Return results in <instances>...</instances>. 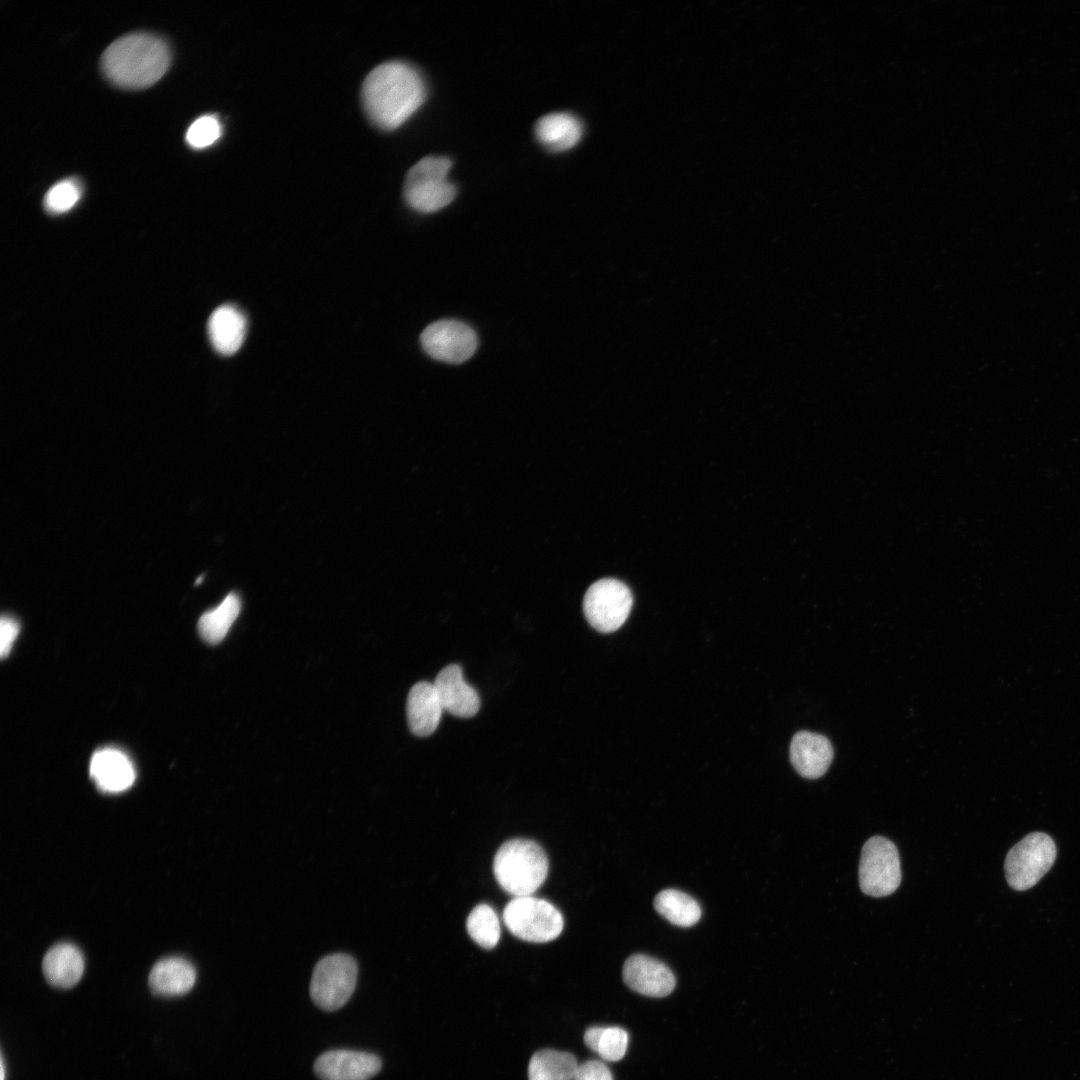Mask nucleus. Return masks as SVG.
Listing matches in <instances>:
<instances>
[{
    "mask_svg": "<svg viewBox=\"0 0 1080 1080\" xmlns=\"http://www.w3.org/2000/svg\"><path fill=\"white\" fill-rule=\"evenodd\" d=\"M1055 858L1056 846L1049 835L1042 832L1028 834L1006 856L1008 884L1018 891L1033 887L1048 872Z\"/></svg>",
    "mask_w": 1080,
    "mask_h": 1080,
    "instance_id": "obj_7",
    "label": "nucleus"
},
{
    "mask_svg": "<svg viewBox=\"0 0 1080 1080\" xmlns=\"http://www.w3.org/2000/svg\"><path fill=\"white\" fill-rule=\"evenodd\" d=\"M654 908L670 923L684 928L695 925L702 914L701 907L694 898L676 889L659 892L654 899Z\"/></svg>",
    "mask_w": 1080,
    "mask_h": 1080,
    "instance_id": "obj_21",
    "label": "nucleus"
},
{
    "mask_svg": "<svg viewBox=\"0 0 1080 1080\" xmlns=\"http://www.w3.org/2000/svg\"><path fill=\"white\" fill-rule=\"evenodd\" d=\"M535 135L537 140L549 150L561 152L571 149L580 141L583 126L573 114L550 113L537 121Z\"/></svg>",
    "mask_w": 1080,
    "mask_h": 1080,
    "instance_id": "obj_19",
    "label": "nucleus"
},
{
    "mask_svg": "<svg viewBox=\"0 0 1080 1080\" xmlns=\"http://www.w3.org/2000/svg\"><path fill=\"white\" fill-rule=\"evenodd\" d=\"M466 928L469 936L482 948H494L500 938V923L494 909L487 904H479L470 912Z\"/></svg>",
    "mask_w": 1080,
    "mask_h": 1080,
    "instance_id": "obj_25",
    "label": "nucleus"
},
{
    "mask_svg": "<svg viewBox=\"0 0 1080 1080\" xmlns=\"http://www.w3.org/2000/svg\"><path fill=\"white\" fill-rule=\"evenodd\" d=\"M503 920L514 936L533 943L554 940L564 926L563 916L553 904L531 895L509 901L503 911Z\"/></svg>",
    "mask_w": 1080,
    "mask_h": 1080,
    "instance_id": "obj_5",
    "label": "nucleus"
},
{
    "mask_svg": "<svg viewBox=\"0 0 1080 1080\" xmlns=\"http://www.w3.org/2000/svg\"><path fill=\"white\" fill-rule=\"evenodd\" d=\"M171 51L162 38L146 32L126 34L112 42L101 57L104 76L124 89L147 88L168 70Z\"/></svg>",
    "mask_w": 1080,
    "mask_h": 1080,
    "instance_id": "obj_2",
    "label": "nucleus"
},
{
    "mask_svg": "<svg viewBox=\"0 0 1080 1080\" xmlns=\"http://www.w3.org/2000/svg\"><path fill=\"white\" fill-rule=\"evenodd\" d=\"M221 136V125L215 115H203L196 119L186 132L187 143L202 149L212 145Z\"/></svg>",
    "mask_w": 1080,
    "mask_h": 1080,
    "instance_id": "obj_27",
    "label": "nucleus"
},
{
    "mask_svg": "<svg viewBox=\"0 0 1080 1080\" xmlns=\"http://www.w3.org/2000/svg\"><path fill=\"white\" fill-rule=\"evenodd\" d=\"M420 341L430 357L450 364L468 360L478 345L475 331L457 320H440L430 324L422 332Z\"/></svg>",
    "mask_w": 1080,
    "mask_h": 1080,
    "instance_id": "obj_10",
    "label": "nucleus"
},
{
    "mask_svg": "<svg viewBox=\"0 0 1080 1080\" xmlns=\"http://www.w3.org/2000/svg\"><path fill=\"white\" fill-rule=\"evenodd\" d=\"M633 604L630 589L621 581L604 578L586 591L583 610L589 624L599 632L617 630L626 621Z\"/></svg>",
    "mask_w": 1080,
    "mask_h": 1080,
    "instance_id": "obj_9",
    "label": "nucleus"
},
{
    "mask_svg": "<svg viewBox=\"0 0 1080 1080\" xmlns=\"http://www.w3.org/2000/svg\"><path fill=\"white\" fill-rule=\"evenodd\" d=\"M19 629V624L14 618L2 616L0 621V654L2 658L9 655Z\"/></svg>",
    "mask_w": 1080,
    "mask_h": 1080,
    "instance_id": "obj_29",
    "label": "nucleus"
},
{
    "mask_svg": "<svg viewBox=\"0 0 1080 1080\" xmlns=\"http://www.w3.org/2000/svg\"><path fill=\"white\" fill-rule=\"evenodd\" d=\"M381 1066L375 1054L338 1049L321 1054L314 1063V1072L321 1080H369Z\"/></svg>",
    "mask_w": 1080,
    "mask_h": 1080,
    "instance_id": "obj_11",
    "label": "nucleus"
},
{
    "mask_svg": "<svg viewBox=\"0 0 1080 1080\" xmlns=\"http://www.w3.org/2000/svg\"><path fill=\"white\" fill-rule=\"evenodd\" d=\"M4 1075H5V1069H4V1062L2 1060L1 1061V1080H4Z\"/></svg>",
    "mask_w": 1080,
    "mask_h": 1080,
    "instance_id": "obj_30",
    "label": "nucleus"
},
{
    "mask_svg": "<svg viewBox=\"0 0 1080 1080\" xmlns=\"http://www.w3.org/2000/svg\"><path fill=\"white\" fill-rule=\"evenodd\" d=\"M241 610V600L236 593H229L222 602L212 610L202 614L198 621V632L202 639L209 644L221 642Z\"/></svg>",
    "mask_w": 1080,
    "mask_h": 1080,
    "instance_id": "obj_23",
    "label": "nucleus"
},
{
    "mask_svg": "<svg viewBox=\"0 0 1080 1080\" xmlns=\"http://www.w3.org/2000/svg\"><path fill=\"white\" fill-rule=\"evenodd\" d=\"M451 160L443 156H427L408 171L403 187L407 204L421 213L436 212L449 205L456 196V187L448 179Z\"/></svg>",
    "mask_w": 1080,
    "mask_h": 1080,
    "instance_id": "obj_4",
    "label": "nucleus"
},
{
    "mask_svg": "<svg viewBox=\"0 0 1080 1080\" xmlns=\"http://www.w3.org/2000/svg\"><path fill=\"white\" fill-rule=\"evenodd\" d=\"M406 709L409 728L419 737L429 736L436 730L444 710L434 684L427 681L412 686Z\"/></svg>",
    "mask_w": 1080,
    "mask_h": 1080,
    "instance_id": "obj_16",
    "label": "nucleus"
},
{
    "mask_svg": "<svg viewBox=\"0 0 1080 1080\" xmlns=\"http://www.w3.org/2000/svg\"><path fill=\"white\" fill-rule=\"evenodd\" d=\"M42 970L46 980L59 988H70L78 983L84 971V959L73 944L60 943L45 954Z\"/></svg>",
    "mask_w": 1080,
    "mask_h": 1080,
    "instance_id": "obj_18",
    "label": "nucleus"
},
{
    "mask_svg": "<svg viewBox=\"0 0 1080 1080\" xmlns=\"http://www.w3.org/2000/svg\"><path fill=\"white\" fill-rule=\"evenodd\" d=\"M196 971L188 961L171 957L158 961L149 974L152 992L160 996H177L187 993L194 985Z\"/></svg>",
    "mask_w": 1080,
    "mask_h": 1080,
    "instance_id": "obj_20",
    "label": "nucleus"
},
{
    "mask_svg": "<svg viewBox=\"0 0 1080 1080\" xmlns=\"http://www.w3.org/2000/svg\"><path fill=\"white\" fill-rule=\"evenodd\" d=\"M82 189L79 181L68 178L54 184L44 197V207L50 214L69 211L79 201Z\"/></svg>",
    "mask_w": 1080,
    "mask_h": 1080,
    "instance_id": "obj_26",
    "label": "nucleus"
},
{
    "mask_svg": "<svg viewBox=\"0 0 1080 1080\" xmlns=\"http://www.w3.org/2000/svg\"><path fill=\"white\" fill-rule=\"evenodd\" d=\"M426 85L420 73L401 61L375 67L364 79L363 108L370 120L386 130L406 122L424 103Z\"/></svg>",
    "mask_w": 1080,
    "mask_h": 1080,
    "instance_id": "obj_1",
    "label": "nucleus"
},
{
    "mask_svg": "<svg viewBox=\"0 0 1080 1080\" xmlns=\"http://www.w3.org/2000/svg\"><path fill=\"white\" fill-rule=\"evenodd\" d=\"M832 758L833 748L825 736L808 731H800L793 736L790 759L802 777L819 778L829 768Z\"/></svg>",
    "mask_w": 1080,
    "mask_h": 1080,
    "instance_id": "obj_14",
    "label": "nucleus"
},
{
    "mask_svg": "<svg viewBox=\"0 0 1080 1080\" xmlns=\"http://www.w3.org/2000/svg\"><path fill=\"white\" fill-rule=\"evenodd\" d=\"M622 975L630 989L649 997H665L676 985L675 976L666 964L644 954L630 956L623 965Z\"/></svg>",
    "mask_w": 1080,
    "mask_h": 1080,
    "instance_id": "obj_12",
    "label": "nucleus"
},
{
    "mask_svg": "<svg viewBox=\"0 0 1080 1080\" xmlns=\"http://www.w3.org/2000/svg\"><path fill=\"white\" fill-rule=\"evenodd\" d=\"M246 330V317L234 305H221L209 317L208 335L210 342L214 349L224 356L232 355L240 349L245 339Z\"/></svg>",
    "mask_w": 1080,
    "mask_h": 1080,
    "instance_id": "obj_17",
    "label": "nucleus"
},
{
    "mask_svg": "<svg viewBox=\"0 0 1080 1080\" xmlns=\"http://www.w3.org/2000/svg\"><path fill=\"white\" fill-rule=\"evenodd\" d=\"M443 709L460 718L473 717L480 708V699L476 690L463 678L462 669L457 664L444 667L433 682Z\"/></svg>",
    "mask_w": 1080,
    "mask_h": 1080,
    "instance_id": "obj_13",
    "label": "nucleus"
},
{
    "mask_svg": "<svg viewBox=\"0 0 1080 1080\" xmlns=\"http://www.w3.org/2000/svg\"><path fill=\"white\" fill-rule=\"evenodd\" d=\"M573 1080H613L609 1068L598 1060H589L579 1064Z\"/></svg>",
    "mask_w": 1080,
    "mask_h": 1080,
    "instance_id": "obj_28",
    "label": "nucleus"
},
{
    "mask_svg": "<svg viewBox=\"0 0 1080 1080\" xmlns=\"http://www.w3.org/2000/svg\"><path fill=\"white\" fill-rule=\"evenodd\" d=\"M901 868L895 844L882 836H874L862 848L859 863V885L862 892L873 897L892 894L901 883Z\"/></svg>",
    "mask_w": 1080,
    "mask_h": 1080,
    "instance_id": "obj_8",
    "label": "nucleus"
},
{
    "mask_svg": "<svg viewBox=\"0 0 1080 1080\" xmlns=\"http://www.w3.org/2000/svg\"><path fill=\"white\" fill-rule=\"evenodd\" d=\"M584 1042L602 1059L616 1062L622 1059L626 1053L628 1033L617 1026H593L586 1030Z\"/></svg>",
    "mask_w": 1080,
    "mask_h": 1080,
    "instance_id": "obj_24",
    "label": "nucleus"
},
{
    "mask_svg": "<svg viewBox=\"0 0 1080 1080\" xmlns=\"http://www.w3.org/2000/svg\"><path fill=\"white\" fill-rule=\"evenodd\" d=\"M90 776L100 790L118 793L132 786L136 773L125 753L107 747L93 754L90 761Z\"/></svg>",
    "mask_w": 1080,
    "mask_h": 1080,
    "instance_id": "obj_15",
    "label": "nucleus"
},
{
    "mask_svg": "<svg viewBox=\"0 0 1080 1080\" xmlns=\"http://www.w3.org/2000/svg\"><path fill=\"white\" fill-rule=\"evenodd\" d=\"M578 1063L564 1051L542 1049L533 1054L528 1066L529 1080H573Z\"/></svg>",
    "mask_w": 1080,
    "mask_h": 1080,
    "instance_id": "obj_22",
    "label": "nucleus"
},
{
    "mask_svg": "<svg viewBox=\"0 0 1080 1080\" xmlns=\"http://www.w3.org/2000/svg\"><path fill=\"white\" fill-rule=\"evenodd\" d=\"M358 966L355 959L344 953L327 955L315 965L310 996L323 1010L335 1011L346 1004L356 986Z\"/></svg>",
    "mask_w": 1080,
    "mask_h": 1080,
    "instance_id": "obj_6",
    "label": "nucleus"
},
{
    "mask_svg": "<svg viewBox=\"0 0 1080 1080\" xmlns=\"http://www.w3.org/2000/svg\"><path fill=\"white\" fill-rule=\"evenodd\" d=\"M548 868V858L542 847L522 838L504 842L493 861L498 884L515 897L532 895L544 883Z\"/></svg>",
    "mask_w": 1080,
    "mask_h": 1080,
    "instance_id": "obj_3",
    "label": "nucleus"
}]
</instances>
